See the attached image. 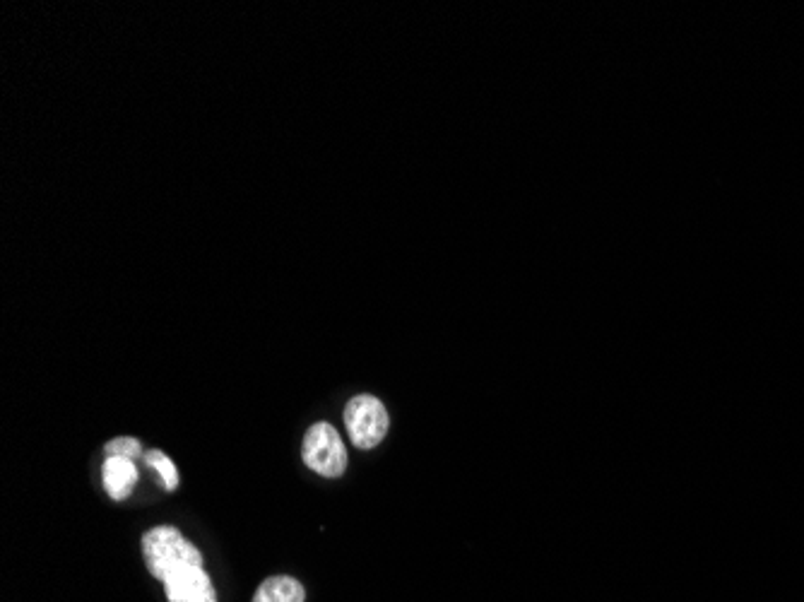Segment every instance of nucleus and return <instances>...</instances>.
<instances>
[{
  "label": "nucleus",
  "mask_w": 804,
  "mask_h": 602,
  "mask_svg": "<svg viewBox=\"0 0 804 602\" xmlns=\"http://www.w3.org/2000/svg\"><path fill=\"white\" fill-rule=\"evenodd\" d=\"M145 463L150 465L152 470H157L159 480H162V485L167 487V492H176L179 489V470H176L174 460H171L167 453L159 451V448H150V451H145Z\"/></svg>",
  "instance_id": "obj_7"
},
{
  "label": "nucleus",
  "mask_w": 804,
  "mask_h": 602,
  "mask_svg": "<svg viewBox=\"0 0 804 602\" xmlns=\"http://www.w3.org/2000/svg\"><path fill=\"white\" fill-rule=\"evenodd\" d=\"M253 602H306V590L292 576H270L258 586Z\"/></svg>",
  "instance_id": "obj_6"
},
{
  "label": "nucleus",
  "mask_w": 804,
  "mask_h": 602,
  "mask_svg": "<svg viewBox=\"0 0 804 602\" xmlns=\"http://www.w3.org/2000/svg\"><path fill=\"white\" fill-rule=\"evenodd\" d=\"M104 453L106 458H128V460L145 456L143 444H140L138 439H133V436H118V439H111L109 444L104 446Z\"/></svg>",
  "instance_id": "obj_8"
},
{
  "label": "nucleus",
  "mask_w": 804,
  "mask_h": 602,
  "mask_svg": "<svg viewBox=\"0 0 804 602\" xmlns=\"http://www.w3.org/2000/svg\"><path fill=\"white\" fill-rule=\"evenodd\" d=\"M143 557L150 574L162 583L188 566H203V554L174 525H157L147 530L143 535Z\"/></svg>",
  "instance_id": "obj_1"
},
{
  "label": "nucleus",
  "mask_w": 804,
  "mask_h": 602,
  "mask_svg": "<svg viewBox=\"0 0 804 602\" xmlns=\"http://www.w3.org/2000/svg\"><path fill=\"white\" fill-rule=\"evenodd\" d=\"M164 595L169 602H217L215 586L203 566H188L164 581Z\"/></svg>",
  "instance_id": "obj_4"
},
{
  "label": "nucleus",
  "mask_w": 804,
  "mask_h": 602,
  "mask_svg": "<svg viewBox=\"0 0 804 602\" xmlns=\"http://www.w3.org/2000/svg\"><path fill=\"white\" fill-rule=\"evenodd\" d=\"M345 427L354 446L362 451L376 448L386 439L390 427L386 405L376 395H354L345 407Z\"/></svg>",
  "instance_id": "obj_3"
},
{
  "label": "nucleus",
  "mask_w": 804,
  "mask_h": 602,
  "mask_svg": "<svg viewBox=\"0 0 804 602\" xmlns=\"http://www.w3.org/2000/svg\"><path fill=\"white\" fill-rule=\"evenodd\" d=\"M301 456L313 472L330 477V480L342 477L347 470V451L342 436L328 422L311 424L304 436V444H301Z\"/></svg>",
  "instance_id": "obj_2"
},
{
  "label": "nucleus",
  "mask_w": 804,
  "mask_h": 602,
  "mask_svg": "<svg viewBox=\"0 0 804 602\" xmlns=\"http://www.w3.org/2000/svg\"><path fill=\"white\" fill-rule=\"evenodd\" d=\"M102 480L106 494L114 501H123L133 494V487L138 485V468L128 458H106Z\"/></svg>",
  "instance_id": "obj_5"
}]
</instances>
